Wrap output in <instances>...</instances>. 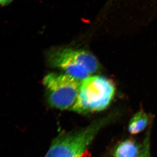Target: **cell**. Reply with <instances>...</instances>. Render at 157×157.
<instances>
[{"label":"cell","mask_w":157,"mask_h":157,"mask_svg":"<svg viewBox=\"0 0 157 157\" xmlns=\"http://www.w3.org/2000/svg\"><path fill=\"white\" fill-rule=\"evenodd\" d=\"M151 120L150 118L143 110L138 111L129 121L128 125L129 133L133 135L139 134L149 125Z\"/></svg>","instance_id":"8992f818"},{"label":"cell","mask_w":157,"mask_h":157,"mask_svg":"<svg viewBox=\"0 0 157 157\" xmlns=\"http://www.w3.org/2000/svg\"><path fill=\"white\" fill-rule=\"evenodd\" d=\"M13 1L14 0H0V2L2 6L5 7L11 4Z\"/></svg>","instance_id":"ba28073f"},{"label":"cell","mask_w":157,"mask_h":157,"mask_svg":"<svg viewBox=\"0 0 157 157\" xmlns=\"http://www.w3.org/2000/svg\"><path fill=\"white\" fill-rule=\"evenodd\" d=\"M115 87L108 78L99 76H90L81 81L77 100L72 110L80 113L99 112L111 103Z\"/></svg>","instance_id":"7a4b0ae2"},{"label":"cell","mask_w":157,"mask_h":157,"mask_svg":"<svg viewBox=\"0 0 157 157\" xmlns=\"http://www.w3.org/2000/svg\"><path fill=\"white\" fill-rule=\"evenodd\" d=\"M142 146L132 139L122 140L114 148L113 157H139Z\"/></svg>","instance_id":"5b68a950"},{"label":"cell","mask_w":157,"mask_h":157,"mask_svg":"<svg viewBox=\"0 0 157 157\" xmlns=\"http://www.w3.org/2000/svg\"><path fill=\"white\" fill-rule=\"evenodd\" d=\"M47 59L52 67L63 70L66 74L81 81L97 72L99 67L97 59L83 49H54L48 53Z\"/></svg>","instance_id":"3957f363"},{"label":"cell","mask_w":157,"mask_h":157,"mask_svg":"<svg viewBox=\"0 0 157 157\" xmlns=\"http://www.w3.org/2000/svg\"><path fill=\"white\" fill-rule=\"evenodd\" d=\"M152 122V120L151 119L145 134L139 157H151L150 137Z\"/></svg>","instance_id":"52a82bcc"},{"label":"cell","mask_w":157,"mask_h":157,"mask_svg":"<svg viewBox=\"0 0 157 157\" xmlns=\"http://www.w3.org/2000/svg\"><path fill=\"white\" fill-rule=\"evenodd\" d=\"M116 117L115 114H109L98 119L84 129L59 136L45 157H82L98 132L115 120Z\"/></svg>","instance_id":"6da1fadb"},{"label":"cell","mask_w":157,"mask_h":157,"mask_svg":"<svg viewBox=\"0 0 157 157\" xmlns=\"http://www.w3.org/2000/svg\"><path fill=\"white\" fill-rule=\"evenodd\" d=\"M50 106L72 110L76 103L81 81L67 74L49 73L43 79Z\"/></svg>","instance_id":"277c9868"}]
</instances>
